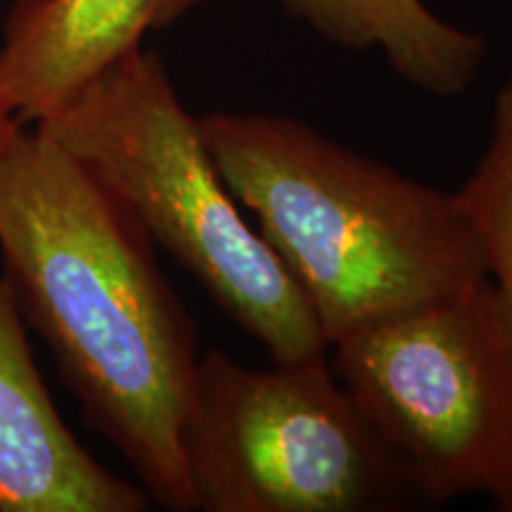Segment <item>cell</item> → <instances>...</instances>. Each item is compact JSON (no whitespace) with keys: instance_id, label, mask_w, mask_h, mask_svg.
<instances>
[{"instance_id":"7a4b0ae2","label":"cell","mask_w":512,"mask_h":512,"mask_svg":"<svg viewBox=\"0 0 512 512\" xmlns=\"http://www.w3.org/2000/svg\"><path fill=\"white\" fill-rule=\"evenodd\" d=\"M197 119L216 169L304 292L328 347L489 278L458 192L283 114Z\"/></svg>"},{"instance_id":"30bf717a","label":"cell","mask_w":512,"mask_h":512,"mask_svg":"<svg viewBox=\"0 0 512 512\" xmlns=\"http://www.w3.org/2000/svg\"><path fill=\"white\" fill-rule=\"evenodd\" d=\"M24 124L17 119V114L12 112V107L5 100V95L0 93V147H3L8 140L15 136V133L22 128Z\"/></svg>"},{"instance_id":"52a82bcc","label":"cell","mask_w":512,"mask_h":512,"mask_svg":"<svg viewBox=\"0 0 512 512\" xmlns=\"http://www.w3.org/2000/svg\"><path fill=\"white\" fill-rule=\"evenodd\" d=\"M200 0H15L0 38V93L22 124L60 110L150 31L174 27Z\"/></svg>"},{"instance_id":"6da1fadb","label":"cell","mask_w":512,"mask_h":512,"mask_svg":"<svg viewBox=\"0 0 512 512\" xmlns=\"http://www.w3.org/2000/svg\"><path fill=\"white\" fill-rule=\"evenodd\" d=\"M117 195L46 133L0 147V259L83 420L159 508L195 510L183 422L200 335Z\"/></svg>"},{"instance_id":"5b68a950","label":"cell","mask_w":512,"mask_h":512,"mask_svg":"<svg viewBox=\"0 0 512 512\" xmlns=\"http://www.w3.org/2000/svg\"><path fill=\"white\" fill-rule=\"evenodd\" d=\"M328 356L249 368L200 354L183 422L195 510L401 508L411 489Z\"/></svg>"},{"instance_id":"277c9868","label":"cell","mask_w":512,"mask_h":512,"mask_svg":"<svg viewBox=\"0 0 512 512\" xmlns=\"http://www.w3.org/2000/svg\"><path fill=\"white\" fill-rule=\"evenodd\" d=\"M330 366L430 503L512 512V320L491 278L339 339Z\"/></svg>"},{"instance_id":"ba28073f","label":"cell","mask_w":512,"mask_h":512,"mask_svg":"<svg viewBox=\"0 0 512 512\" xmlns=\"http://www.w3.org/2000/svg\"><path fill=\"white\" fill-rule=\"evenodd\" d=\"M287 15L354 53H380L392 72L434 98L477 79L486 38L441 19L425 0H278Z\"/></svg>"},{"instance_id":"9c48e42d","label":"cell","mask_w":512,"mask_h":512,"mask_svg":"<svg viewBox=\"0 0 512 512\" xmlns=\"http://www.w3.org/2000/svg\"><path fill=\"white\" fill-rule=\"evenodd\" d=\"M458 197L482 245L486 273L512 320V100L508 95L498 93L489 145Z\"/></svg>"},{"instance_id":"3957f363","label":"cell","mask_w":512,"mask_h":512,"mask_svg":"<svg viewBox=\"0 0 512 512\" xmlns=\"http://www.w3.org/2000/svg\"><path fill=\"white\" fill-rule=\"evenodd\" d=\"M34 126L117 195L271 361L330 354L304 292L242 216L155 50L121 57Z\"/></svg>"},{"instance_id":"8992f818","label":"cell","mask_w":512,"mask_h":512,"mask_svg":"<svg viewBox=\"0 0 512 512\" xmlns=\"http://www.w3.org/2000/svg\"><path fill=\"white\" fill-rule=\"evenodd\" d=\"M150 505L143 486L100 465L62 420L0 273V512H145Z\"/></svg>"},{"instance_id":"8fae6325","label":"cell","mask_w":512,"mask_h":512,"mask_svg":"<svg viewBox=\"0 0 512 512\" xmlns=\"http://www.w3.org/2000/svg\"><path fill=\"white\" fill-rule=\"evenodd\" d=\"M501 93H503V95H508V98H512V76H510V81L505 83V88H503Z\"/></svg>"}]
</instances>
